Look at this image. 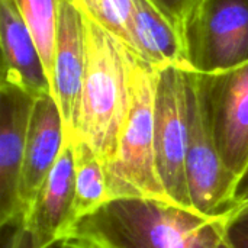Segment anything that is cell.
Listing matches in <instances>:
<instances>
[{"instance_id": "obj_1", "label": "cell", "mask_w": 248, "mask_h": 248, "mask_svg": "<svg viewBox=\"0 0 248 248\" xmlns=\"http://www.w3.org/2000/svg\"><path fill=\"white\" fill-rule=\"evenodd\" d=\"M228 217H208L167 199H109L74 221L61 238L87 248H234Z\"/></svg>"}, {"instance_id": "obj_2", "label": "cell", "mask_w": 248, "mask_h": 248, "mask_svg": "<svg viewBox=\"0 0 248 248\" xmlns=\"http://www.w3.org/2000/svg\"><path fill=\"white\" fill-rule=\"evenodd\" d=\"M83 17L87 65L74 142L90 145L106 167L116 154L128 116L132 52L87 15Z\"/></svg>"}, {"instance_id": "obj_3", "label": "cell", "mask_w": 248, "mask_h": 248, "mask_svg": "<svg viewBox=\"0 0 248 248\" xmlns=\"http://www.w3.org/2000/svg\"><path fill=\"white\" fill-rule=\"evenodd\" d=\"M160 68L132 52L129 109L113 160L105 167L109 199L141 196L167 199L160 183L155 150V93Z\"/></svg>"}, {"instance_id": "obj_4", "label": "cell", "mask_w": 248, "mask_h": 248, "mask_svg": "<svg viewBox=\"0 0 248 248\" xmlns=\"http://www.w3.org/2000/svg\"><path fill=\"white\" fill-rule=\"evenodd\" d=\"M189 68L169 65L160 70L155 93L154 150L160 183L167 198L190 208L186 173L189 141Z\"/></svg>"}, {"instance_id": "obj_5", "label": "cell", "mask_w": 248, "mask_h": 248, "mask_svg": "<svg viewBox=\"0 0 248 248\" xmlns=\"http://www.w3.org/2000/svg\"><path fill=\"white\" fill-rule=\"evenodd\" d=\"M190 70L217 74L248 62V0H201L186 31Z\"/></svg>"}, {"instance_id": "obj_6", "label": "cell", "mask_w": 248, "mask_h": 248, "mask_svg": "<svg viewBox=\"0 0 248 248\" xmlns=\"http://www.w3.org/2000/svg\"><path fill=\"white\" fill-rule=\"evenodd\" d=\"M189 141L186 173L195 211L208 217H231L235 212L237 179L225 167L215 145L196 74L189 68Z\"/></svg>"}, {"instance_id": "obj_7", "label": "cell", "mask_w": 248, "mask_h": 248, "mask_svg": "<svg viewBox=\"0 0 248 248\" xmlns=\"http://www.w3.org/2000/svg\"><path fill=\"white\" fill-rule=\"evenodd\" d=\"M196 81L218 153L238 180L248 169V62Z\"/></svg>"}, {"instance_id": "obj_8", "label": "cell", "mask_w": 248, "mask_h": 248, "mask_svg": "<svg viewBox=\"0 0 248 248\" xmlns=\"http://www.w3.org/2000/svg\"><path fill=\"white\" fill-rule=\"evenodd\" d=\"M86 65L87 45L83 13L73 0H60L49 84L51 94L64 122L67 142L70 144L74 142L77 134Z\"/></svg>"}, {"instance_id": "obj_9", "label": "cell", "mask_w": 248, "mask_h": 248, "mask_svg": "<svg viewBox=\"0 0 248 248\" xmlns=\"http://www.w3.org/2000/svg\"><path fill=\"white\" fill-rule=\"evenodd\" d=\"M36 97L0 84V225H20L19 182Z\"/></svg>"}, {"instance_id": "obj_10", "label": "cell", "mask_w": 248, "mask_h": 248, "mask_svg": "<svg viewBox=\"0 0 248 248\" xmlns=\"http://www.w3.org/2000/svg\"><path fill=\"white\" fill-rule=\"evenodd\" d=\"M67 144L65 128L52 94L36 99L19 182L20 224Z\"/></svg>"}, {"instance_id": "obj_11", "label": "cell", "mask_w": 248, "mask_h": 248, "mask_svg": "<svg viewBox=\"0 0 248 248\" xmlns=\"http://www.w3.org/2000/svg\"><path fill=\"white\" fill-rule=\"evenodd\" d=\"M74 201V148L67 142L20 224L31 234L33 248L49 247L62 237L73 224Z\"/></svg>"}, {"instance_id": "obj_12", "label": "cell", "mask_w": 248, "mask_h": 248, "mask_svg": "<svg viewBox=\"0 0 248 248\" xmlns=\"http://www.w3.org/2000/svg\"><path fill=\"white\" fill-rule=\"evenodd\" d=\"M1 81L36 99L51 94V84L35 38L13 0H0Z\"/></svg>"}, {"instance_id": "obj_13", "label": "cell", "mask_w": 248, "mask_h": 248, "mask_svg": "<svg viewBox=\"0 0 248 248\" xmlns=\"http://www.w3.org/2000/svg\"><path fill=\"white\" fill-rule=\"evenodd\" d=\"M132 3L129 51L160 70L169 65L190 68L182 36L158 7L151 0Z\"/></svg>"}, {"instance_id": "obj_14", "label": "cell", "mask_w": 248, "mask_h": 248, "mask_svg": "<svg viewBox=\"0 0 248 248\" xmlns=\"http://www.w3.org/2000/svg\"><path fill=\"white\" fill-rule=\"evenodd\" d=\"M76 166V201L73 222L94 212L109 201L106 173L99 155L83 141L71 144Z\"/></svg>"}, {"instance_id": "obj_15", "label": "cell", "mask_w": 248, "mask_h": 248, "mask_svg": "<svg viewBox=\"0 0 248 248\" xmlns=\"http://www.w3.org/2000/svg\"><path fill=\"white\" fill-rule=\"evenodd\" d=\"M41 52L48 81L52 76L60 0H13Z\"/></svg>"}, {"instance_id": "obj_16", "label": "cell", "mask_w": 248, "mask_h": 248, "mask_svg": "<svg viewBox=\"0 0 248 248\" xmlns=\"http://www.w3.org/2000/svg\"><path fill=\"white\" fill-rule=\"evenodd\" d=\"M74 4L97 25L110 32L131 49L132 0H73Z\"/></svg>"}, {"instance_id": "obj_17", "label": "cell", "mask_w": 248, "mask_h": 248, "mask_svg": "<svg viewBox=\"0 0 248 248\" xmlns=\"http://www.w3.org/2000/svg\"><path fill=\"white\" fill-rule=\"evenodd\" d=\"M158 10L169 19L174 29L182 36L186 46V31L189 20L201 0H151Z\"/></svg>"}, {"instance_id": "obj_18", "label": "cell", "mask_w": 248, "mask_h": 248, "mask_svg": "<svg viewBox=\"0 0 248 248\" xmlns=\"http://www.w3.org/2000/svg\"><path fill=\"white\" fill-rule=\"evenodd\" d=\"M228 240L234 248H248V206L228 217Z\"/></svg>"}, {"instance_id": "obj_19", "label": "cell", "mask_w": 248, "mask_h": 248, "mask_svg": "<svg viewBox=\"0 0 248 248\" xmlns=\"http://www.w3.org/2000/svg\"><path fill=\"white\" fill-rule=\"evenodd\" d=\"M6 248H33L31 234L22 225L15 227V231L10 235Z\"/></svg>"}, {"instance_id": "obj_20", "label": "cell", "mask_w": 248, "mask_h": 248, "mask_svg": "<svg viewBox=\"0 0 248 248\" xmlns=\"http://www.w3.org/2000/svg\"><path fill=\"white\" fill-rule=\"evenodd\" d=\"M46 248H87L86 246L74 241V240H70V238H60L57 240L55 243H52L49 247Z\"/></svg>"}, {"instance_id": "obj_21", "label": "cell", "mask_w": 248, "mask_h": 248, "mask_svg": "<svg viewBox=\"0 0 248 248\" xmlns=\"http://www.w3.org/2000/svg\"><path fill=\"white\" fill-rule=\"evenodd\" d=\"M246 208H247V206H246Z\"/></svg>"}]
</instances>
